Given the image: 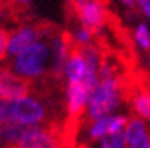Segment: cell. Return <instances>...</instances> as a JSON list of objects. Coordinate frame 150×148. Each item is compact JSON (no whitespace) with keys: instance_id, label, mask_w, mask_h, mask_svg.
<instances>
[{"instance_id":"8fae6325","label":"cell","mask_w":150,"mask_h":148,"mask_svg":"<svg viewBox=\"0 0 150 148\" xmlns=\"http://www.w3.org/2000/svg\"><path fill=\"white\" fill-rule=\"evenodd\" d=\"M123 4H125V5L127 7H134L135 5V2H137V0H122Z\"/></svg>"},{"instance_id":"30bf717a","label":"cell","mask_w":150,"mask_h":148,"mask_svg":"<svg viewBox=\"0 0 150 148\" xmlns=\"http://www.w3.org/2000/svg\"><path fill=\"white\" fill-rule=\"evenodd\" d=\"M137 4L140 5L142 12H144L145 15L150 18V0H137Z\"/></svg>"},{"instance_id":"277c9868","label":"cell","mask_w":150,"mask_h":148,"mask_svg":"<svg viewBox=\"0 0 150 148\" xmlns=\"http://www.w3.org/2000/svg\"><path fill=\"white\" fill-rule=\"evenodd\" d=\"M35 92V80L25 78L10 67H0V100H13L32 95Z\"/></svg>"},{"instance_id":"6da1fadb","label":"cell","mask_w":150,"mask_h":148,"mask_svg":"<svg viewBox=\"0 0 150 148\" xmlns=\"http://www.w3.org/2000/svg\"><path fill=\"white\" fill-rule=\"evenodd\" d=\"M52 92L45 90L35 92V95H27L13 100H0V125H50V123H65L55 115V105L50 103L48 95Z\"/></svg>"},{"instance_id":"5b68a950","label":"cell","mask_w":150,"mask_h":148,"mask_svg":"<svg viewBox=\"0 0 150 148\" xmlns=\"http://www.w3.org/2000/svg\"><path fill=\"white\" fill-rule=\"evenodd\" d=\"M129 123V118L123 115H107L97 120H90V125H87V135L90 142H97L105 135L117 133L125 130Z\"/></svg>"},{"instance_id":"9c48e42d","label":"cell","mask_w":150,"mask_h":148,"mask_svg":"<svg viewBox=\"0 0 150 148\" xmlns=\"http://www.w3.org/2000/svg\"><path fill=\"white\" fill-rule=\"evenodd\" d=\"M8 43H10V33L5 28H0V62L8 53Z\"/></svg>"},{"instance_id":"52a82bcc","label":"cell","mask_w":150,"mask_h":148,"mask_svg":"<svg viewBox=\"0 0 150 148\" xmlns=\"http://www.w3.org/2000/svg\"><path fill=\"white\" fill-rule=\"evenodd\" d=\"M97 142H98V148H125V130L105 135Z\"/></svg>"},{"instance_id":"3957f363","label":"cell","mask_w":150,"mask_h":148,"mask_svg":"<svg viewBox=\"0 0 150 148\" xmlns=\"http://www.w3.org/2000/svg\"><path fill=\"white\" fill-rule=\"evenodd\" d=\"M52 37H50V45L47 42L37 40L30 47L22 50L18 55L13 57V62H12L10 68L15 70L18 75L25 77V78H30V80H43V78H47V77L48 78L59 80V77H55L57 70H55V73H54V68L48 65L50 57H54V65H55V55H54V48H52Z\"/></svg>"},{"instance_id":"ba28073f","label":"cell","mask_w":150,"mask_h":148,"mask_svg":"<svg viewBox=\"0 0 150 148\" xmlns=\"http://www.w3.org/2000/svg\"><path fill=\"white\" fill-rule=\"evenodd\" d=\"M135 38H137V42H139L140 47L149 52V50H150V32H149V28H147V25L140 23V25L137 27Z\"/></svg>"},{"instance_id":"8992f818","label":"cell","mask_w":150,"mask_h":148,"mask_svg":"<svg viewBox=\"0 0 150 148\" xmlns=\"http://www.w3.org/2000/svg\"><path fill=\"white\" fill-rule=\"evenodd\" d=\"M125 148H150V128L142 116H132L125 127Z\"/></svg>"},{"instance_id":"7a4b0ae2","label":"cell","mask_w":150,"mask_h":148,"mask_svg":"<svg viewBox=\"0 0 150 148\" xmlns=\"http://www.w3.org/2000/svg\"><path fill=\"white\" fill-rule=\"evenodd\" d=\"M65 123L50 125H7L2 128L5 148H67Z\"/></svg>"}]
</instances>
